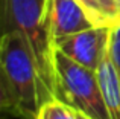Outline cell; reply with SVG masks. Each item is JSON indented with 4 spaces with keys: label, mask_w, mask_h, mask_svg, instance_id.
Returning <instances> with one entry per match:
<instances>
[{
    "label": "cell",
    "mask_w": 120,
    "mask_h": 119,
    "mask_svg": "<svg viewBox=\"0 0 120 119\" xmlns=\"http://www.w3.org/2000/svg\"><path fill=\"white\" fill-rule=\"evenodd\" d=\"M56 99L90 119H111L99 86L97 73L76 64L62 54H53Z\"/></svg>",
    "instance_id": "3957f363"
},
{
    "label": "cell",
    "mask_w": 120,
    "mask_h": 119,
    "mask_svg": "<svg viewBox=\"0 0 120 119\" xmlns=\"http://www.w3.org/2000/svg\"><path fill=\"white\" fill-rule=\"evenodd\" d=\"M100 8H102L105 17L108 18L109 24L111 26H116V24L120 23V15H119V8L116 0H99Z\"/></svg>",
    "instance_id": "30bf717a"
},
{
    "label": "cell",
    "mask_w": 120,
    "mask_h": 119,
    "mask_svg": "<svg viewBox=\"0 0 120 119\" xmlns=\"http://www.w3.org/2000/svg\"><path fill=\"white\" fill-rule=\"evenodd\" d=\"M50 96L41 81L30 44L20 32L0 38V107L18 119H38Z\"/></svg>",
    "instance_id": "6da1fadb"
},
{
    "label": "cell",
    "mask_w": 120,
    "mask_h": 119,
    "mask_svg": "<svg viewBox=\"0 0 120 119\" xmlns=\"http://www.w3.org/2000/svg\"><path fill=\"white\" fill-rule=\"evenodd\" d=\"M79 2L82 3V6L87 9L90 18L93 20V23L96 24V26H109V28H112L111 24H109L108 18L103 14L102 8H100L99 0H79Z\"/></svg>",
    "instance_id": "ba28073f"
},
{
    "label": "cell",
    "mask_w": 120,
    "mask_h": 119,
    "mask_svg": "<svg viewBox=\"0 0 120 119\" xmlns=\"http://www.w3.org/2000/svg\"><path fill=\"white\" fill-rule=\"evenodd\" d=\"M109 26H93L59 40L55 44V51L82 67L97 72L109 51Z\"/></svg>",
    "instance_id": "277c9868"
},
{
    "label": "cell",
    "mask_w": 120,
    "mask_h": 119,
    "mask_svg": "<svg viewBox=\"0 0 120 119\" xmlns=\"http://www.w3.org/2000/svg\"><path fill=\"white\" fill-rule=\"evenodd\" d=\"M47 0H2V34L20 32L34 52L41 81L50 99H56L53 51L46 20Z\"/></svg>",
    "instance_id": "7a4b0ae2"
},
{
    "label": "cell",
    "mask_w": 120,
    "mask_h": 119,
    "mask_svg": "<svg viewBox=\"0 0 120 119\" xmlns=\"http://www.w3.org/2000/svg\"><path fill=\"white\" fill-rule=\"evenodd\" d=\"M116 3H117V8H119V15H120V0H116Z\"/></svg>",
    "instance_id": "7c38bea8"
},
{
    "label": "cell",
    "mask_w": 120,
    "mask_h": 119,
    "mask_svg": "<svg viewBox=\"0 0 120 119\" xmlns=\"http://www.w3.org/2000/svg\"><path fill=\"white\" fill-rule=\"evenodd\" d=\"M76 115H78V119H90L88 116H85V115H82V113H79V111H76Z\"/></svg>",
    "instance_id": "8fae6325"
},
{
    "label": "cell",
    "mask_w": 120,
    "mask_h": 119,
    "mask_svg": "<svg viewBox=\"0 0 120 119\" xmlns=\"http://www.w3.org/2000/svg\"><path fill=\"white\" fill-rule=\"evenodd\" d=\"M38 119H78V115L61 99H50L43 104Z\"/></svg>",
    "instance_id": "52a82bcc"
},
{
    "label": "cell",
    "mask_w": 120,
    "mask_h": 119,
    "mask_svg": "<svg viewBox=\"0 0 120 119\" xmlns=\"http://www.w3.org/2000/svg\"><path fill=\"white\" fill-rule=\"evenodd\" d=\"M46 20L53 51L59 40L96 26L79 0H47Z\"/></svg>",
    "instance_id": "5b68a950"
},
{
    "label": "cell",
    "mask_w": 120,
    "mask_h": 119,
    "mask_svg": "<svg viewBox=\"0 0 120 119\" xmlns=\"http://www.w3.org/2000/svg\"><path fill=\"white\" fill-rule=\"evenodd\" d=\"M109 55H111L112 64L116 67V72H117V76H119V81H120V23L111 28Z\"/></svg>",
    "instance_id": "9c48e42d"
},
{
    "label": "cell",
    "mask_w": 120,
    "mask_h": 119,
    "mask_svg": "<svg viewBox=\"0 0 120 119\" xmlns=\"http://www.w3.org/2000/svg\"><path fill=\"white\" fill-rule=\"evenodd\" d=\"M96 73L109 118L120 119V81L117 76V72H116V67L112 64L109 51L106 57L103 58L102 64L97 69Z\"/></svg>",
    "instance_id": "8992f818"
}]
</instances>
